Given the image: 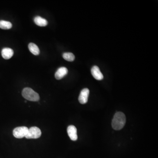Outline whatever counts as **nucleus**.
<instances>
[{"label": "nucleus", "instance_id": "f257e3e1", "mask_svg": "<svg viewBox=\"0 0 158 158\" xmlns=\"http://www.w3.org/2000/svg\"><path fill=\"white\" fill-rule=\"evenodd\" d=\"M126 122L125 115L122 112H117L115 114L112 119V128L116 130L123 129Z\"/></svg>", "mask_w": 158, "mask_h": 158}, {"label": "nucleus", "instance_id": "f03ea898", "mask_svg": "<svg viewBox=\"0 0 158 158\" xmlns=\"http://www.w3.org/2000/svg\"><path fill=\"white\" fill-rule=\"evenodd\" d=\"M22 95L24 98L30 101L38 102L40 99L39 95L30 87H26L23 89Z\"/></svg>", "mask_w": 158, "mask_h": 158}, {"label": "nucleus", "instance_id": "7ed1b4c3", "mask_svg": "<svg viewBox=\"0 0 158 158\" xmlns=\"http://www.w3.org/2000/svg\"><path fill=\"white\" fill-rule=\"evenodd\" d=\"M41 135V131L38 127L33 126L28 129L26 138L27 139H37Z\"/></svg>", "mask_w": 158, "mask_h": 158}, {"label": "nucleus", "instance_id": "20e7f679", "mask_svg": "<svg viewBox=\"0 0 158 158\" xmlns=\"http://www.w3.org/2000/svg\"><path fill=\"white\" fill-rule=\"evenodd\" d=\"M28 128L26 126H19L15 128L13 131L14 137L17 139H22L26 137L28 131Z\"/></svg>", "mask_w": 158, "mask_h": 158}, {"label": "nucleus", "instance_id": "39448f33", "mask_svg": "<svg viewBox=\"0 0 158 158\" xmlns=\"http://www.w3.org/2000/svg\"><path fill=\"white\" fill-rule=\"evenodd\" d=\"M89 93L90 91L88 88H84L81 91L78 98L79 101L81 104H85L87 103Z\"/></svg>", "mask_w": 158, "mask_h": 158}, {"label": "nucleus", "instance_id": "423d86ee", "mask_svg": "<svg viewBox=\"0 0 158 158\" xmlns=\"http://www.w3.org/2000/svg\"><path fill=\"white\" fill-rule=\"evenodd\" d=\"M67 131L68 134L71 140L75 141L77 140L78 136L77 134V129L74 126H69L68 127Z\"/></svg>", "mask_w": 158, "mask_h": 158}, {"label": "nucleus", "instance_id": "0eeeda50", "mask_svg": "<svg viewBox=\"0 0 158 158\" xmlns=\"http://www.w3.org/2000/svg\"><path fill=\"white\" fill-rule=\"evenodd\" d=\"M91 73L93 77H94L96 80L101 81L104 78L103 74L100 71V69L97 66H95L92 68L91 69Z\"/></svg>", "mask_w": 158, "mask_h": 158}, {"label": "nucleus", "instance_id": "6e6552de", "mask_svg": "<svg viewBox=\"0 0 158 158\" xmlns=\"http://www.w3.org/2000/svg\"><path fill=\"white\" fill-rule=\"evenodd\" d=\"M68 73V70L67 68L65 67L59 68L55 73V78L57 80H61Z\"/></svg>", "mask_w": 158, "mask_h": 158}, {"label": "nucleus", "instance_id": "1a4fd4ad", "mask_svg": "<svg viewBox=\"0 0 158 158\" xmlns=\"http://www.w3.org/2000/svg\"><path fill=\"white\" fill-rule=\"evenodd\" d=\"M14 54V51L10 48H4L1 51V55L5 59H9L11 58Z\"/></svg>", "mask_w": 158, "mask_h": 158}, {"label": "nucleus", "instance_id": "9d476101", "mask_svg": "<svg viewBox=\"0 0 158 158\" xmlns=\"http://www.w3.org/2000/svg\"><path fill=\"white\" fill-rule=\"evenodd\" d=\"M34 21L36 24L41 27L46 26L48 24L47 20L40 16H36L34 19Z\"/></svg>", "mask_w": 158, "mask_h": 158}, {"label": "nucleus", "instance_id": "9b49d317", "mask_svg": "<svg viewBox=\"0 0 158 158\" xmlns=\"http://www.w3.org/2000/svg\"><path fill=\"white\" fill-rule=\"evenodd\" d=\"M28 48L30 51L35 55H38L40 54V51L38 47L34 43H30L28 45Z\"/></svg>", "mask_w": 158, "mask_h": 158}, {"label": "nucleus", "instance_id": "f8f14e48", "mask_svg": "<svg viewBox=\"0 0 158 158\" xmlns=\"http://www.w3.org/2000/svg\"><path fill=\"white\" fill-rule=\"evenodd\" d=\"M12 26V24L10 22L5 20L0 21V28L1 29H10Z\"/></svg>", "mask_w": 158, "mask_h": 158}, {"label": "nucleus", "instance_id": "ddd939ff", "mask_svg": "<svg viewBox=\"0 0 158 158\" xmlns=\"http://www.w3.org/2000/svg\"><path fill=\"white\" fill-rule=\"evenodd\" d=\"M63 58L65 60L69 62H73L75 59V57L74 54L71 52L64 53L63 54Z\"/></svg>", "mask_w": 158, "mask_h": 158}]
</instances>
